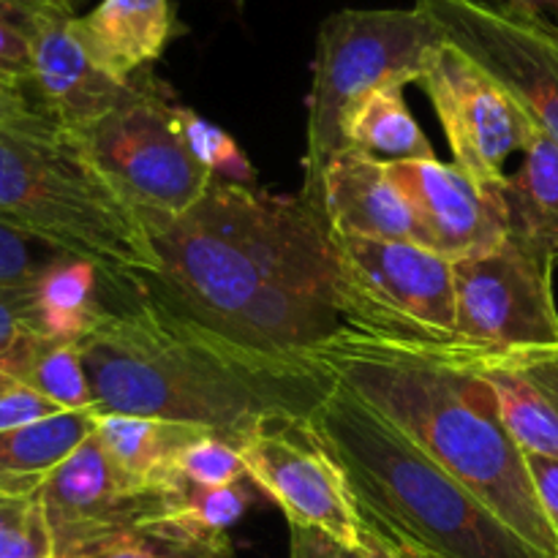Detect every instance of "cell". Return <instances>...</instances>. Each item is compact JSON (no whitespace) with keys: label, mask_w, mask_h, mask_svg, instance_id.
Instances as JSON below:
<instances>
[{"label":"cell","mask_w":558,"mask_h":558,"mask_svg":"<svg viewBox=\"0 0 558 558\" xmlns=\"http://www.w3.org/2000/svg\"><path fill=\"white\" fill-rule=\"evenodd\" d=\"M134 213L156 259L136 283L161 308L265 352H311L347 325L336 240L300 196L216 178L180 216Z\"/></svg>","instance_id":"6da1fadb"},{"label":"cell","mask_w":558,"mask_h":558,"mask_svg":"<svg viewBox=\"0 0 558 558\" xmlns=\"http://www.w3.org/2000/svg\"><path fill=\"white\" fill-rule=\"evenodd\" d=\"M98 414L163 420L240 445L265 420H311L338 387L308 352L234 343L153 303L140 283H109V311L80 341Z\"/></svg>","instance_id":"7a4b0ae2"},{"label":"cell","mask_w":558,"mask_h":558,"mask_svg":"<svg viewBox=\"0 0 558 558\" xmlns=\"http://www.w3.org/2000/svg\"><path fill=\"white\" fill-rule=\"evenodd\" d=\"M311 357L472 490L539 558H558L526 452L461 343H420L343 325Z\"/></svg>","instance_id":"3957f363"},{"label":"cell","mask_w":558,"mask_h":558,"mask_svg":"<svg viewBox=\"0 0 558 558\" xmlns=\"http://www.w3.org/2000/svg\"><path fill=\"white\" fill-rule=\"evenodd\" d=\"M360 518L439 558H539L469 488L338 381L311 417Z\"/></svg>","instance_id":"277c9868"},{"label":"cell","mask_w":558,"mask_h":558,"mask_svg":"<svg viewBox=\"0 0 558 558\" xmlns=\"http://www.w3.org/2000/svg\"><path fill=\"white\" fill-rule=\"evenodd\" d=\"M0 218L109 278L136 281L156 265L134 207L114 194L80 140L41 112L0 129Z\"/></svg>","instance_id":"5b68a950"},{"label":"cell","mask_w":558,"mask_h":558,"mask_svg":"<svg viewBox=\"0 0 558 558\" xmlns=\"http://www.w3.org/2000/svg\"><path fill=\"white\" fill-rule=\"evenodd\" d=\"M445 36L425 11L347 9L327 16L316 36L314 80L308 93V142H305L300 202L327 223L325 180L343 150L357 109L381 87L420 82Z\"/></svg>","instance_id":"8992f818"},{"label":"cell","mask_w":558,"mask_h":558,"mask_svg":"<svg viewBox=\"0 0 558 558\" xmlns=\"http://www.w3.org/2000/svg\"><path fill=\"white\" fill-rule=\"evenodd\" d=\"M343 322L420 343L456 341V270L409 240L336 234Z\"/></svg>","instance_id":"52a82bcc"},{"label":"cell","mask_w":558,"mask_h":558,"mask_svg":"<svg viewBox=\"0 0 558 558\" xmlns=\"http://www.w3.org/2000/svg\"><path fill=\"white\" fill-rule=\"evenodd\" d=\"M172 109L167 87L145 71L129 101L76 136L93 167L134 210L180 216L216 180L183 145Z\"/></svg>","instance_id":"ba28073f"},{"label":"cell","mask_w":558,"mask_h":558,"mask_svg":"<svg viewBox=\"0 0 558 558\" xmlns=\"http://www.w3.org/2000/svg\"><path fill=\"white\" fill-rule=\"evenodd\" d=\"M447 44L494 76L558 145V25L510 3L414 0Z\"/></svg>","instance_id":"9c48e42d"},{"label":"cell","mask_w":558,"mask_h":558,"mask_svg":"<svg viewBox=\"0 0 558 558\" xmlns=\"http://www.w3.org/2000/svg\"><path fill=\"white\" fill-rule=\"evenodd\" d=\"M456 343L480 352L558 347L554 265L518 240L452 262Z\"/></svg>","instance_id":"30bf717a"},{"label":"cell","mask_w":558,"mask_h":558,"mask_svg":"<svg viewBox=\"0 0 558 558\" xmlns=\"http://www.w3.org/2000/svg\"><path fill=\"white\" fill-rule=\"evenodd\" d=\"M238 450L248 483L281 507L289 526L316 529L347 548H360L363 521L354 496L311 420H265L243 436Z\"/></svg>","instance_id":"8fae6325"},{"label":"cell","mask_w":558,"mask_h":558,"mask_svg":"<svg viewBox=\"0 0 558 558\" xmlns=\"http://www.w3.org/2000/svg\"><path fill=\"white\" fill-rule=\"evenodd\" d=\"M436 109L452 158L485 185L505 183V163L537 131L521 104L472 58L445 44L420 80Z\"/></svg>","instance_id":"7c38bea8"},{"label":"cell","mask_w":558,"mask_h":558,"mask_svg":"<svg viewBox=\"0 0 558 558\" xmlns=\"http://www.w3.org/2000/svg\"><path fill=\"white\" fill-rule=\"evenodd\" d=\"M36 499L52 532L54 558H85L167 510V494L123 477L96 434L44 483Z\"/></svg>","instance_id":"4fadbf2b"},{"label":"cell","mask_w":558,"mask_h":558,"mask_svg":"<svg viewBox=\"0 0 558 558\" xmlns=\"http://www.w3.org/2000/svg\"><path fill=\"white\" fill-rule=\"evenodd\" d=\"M387 172L412 207L417 245L458 262L505 243L501 183H480L458 163L439 158L387 163Z\"/></svg>","instance_id":"5bb4252c"},{"label":"cell","mask_w":558,"mask_h":558,"mask_svg":"<svg viewBox=\"0 0 558 558\" xmlns=\"http://www.w3.org/2000/svg\"><path fill=\"white\" fill-rule=\"evenodd\" d=\"M74 16L71 5L60 3L36 14L31 27V80L25 90L49 123L80 136L134 96L136 76L120 82L107 74L76 36Z\"/></svg>","instance_id":"9a60e30c"},{"label":"cell","mask_w":558,"mask_h":558,"mask_svg":"<svg viewBox=\"0 0 558 558\" xmlns=\"http://www.w3.org/2000/svg\"><path fill=\"white\" fill-rule=\"evenodd\" d=\"M463 349L480 379L494 390L515 445L526 456L558 461V347Z\"/></svg>","instance_id":"2e32d148"},{"label":"cell","mask_w":558,"mask_h":558,"mask_svg":"<svg viewBox=\"0 0 558 558\" xmlns=\"http://www.w3.org/2000/svg\"><path fill=\"white\" fill-rule=\"evenodd\" d=\"M325 218L336 234L417 243L414 213L387 163L352 147L327 169Z\"/></svg>","instance_id":"e0dca14e"},{"label":"cell","mask_w":558,"mask_h":558,"mask_svg":"<svg viewBox=\"0 0 558 558\" xmlns=\"http://www.w3.org/2000/svg\"><path fill=\"white\" fill-rule=\"evenodd\" d=\"M74 31L107 74L131 82L174 38V11L169 0H101L85 16H74Z\"/></svg>","instance_id":"ac0fdd59"},{"label":"cell","mask_w":558,"mask_h":558,"mask_svg":"<svg viewBox=\"0 0 558 558\" xmlns=\"http://www.w3.org/2000/svg\"><path fill=\"white\" fill-rule=\"evenodd\" d=\"M507 207V238L518 240L558 265V145L543 131H534L523 150L518 172L501 183Z\"/></svg>","instance_id":"d6986e66"},{"label":"cell","mask_w":558,"mask_h":558,"mask_svg":"<svg viewBox=\"0 0 558 558\" xmlns=\"http://www.w3.org/2000/svg\"><path fill=\"white\" fill-rule=\"evenodd\" d=\"M98 412H63L0 434V494L31 501L49 477L96 434Z\"/></svg>","instance_id":"ffe728a7"},{"label":"cell","mask_w":558,"mask_h":558,"mask_svg":"<svg viewBox=\"0 0 558 558\" xmlns=\"http://www.w3.org/2000/svg\"><path fill=\"white\" fill-rule=\"evenodd\" d=\"M109 281L93 262L69 256L44 272L33 287V316L38 336L82 341L109 311Z\"/></svg>","instance_id":"44dd1931"},{"label":"cell","mask_w":558,"mask_h":558,"mask_svg":"<svg viewBox=\"0 0 558 558\" xmlns=\"http://www.w3.org/2000/svg\"><path fill=\"white\" fill-rule=\"evenodd\" d=\"M202 434L207 430L125 414H98L96 420V439L109 461L123 477L145 490H161L174 456Z\"/></svg>","instance_id":"7402d4cb"},{"label":"cell","mask_w":558,"mask_h":558,"mask_svg":"<svg viewBox=\"0 0 558 558\" xmlns=\"http://www.w3.org/2000/svg\"><path fill=\"white\" fill-rule=\"evenodd\" d=\"M347 142L352 150L379 158L385 163L398 161H430L436 158L434 145L425 131L409 112L403 87H381L376 90L357 114L352 118L347 131Z\"/></svg>","instance_id":"603a6c76"},{"label":"cell","mask_w":558,"mask_h":558,"mask_svg":"<svg viewBox=\"0 0 558 558\" xmlns=\"http://www.w3.org/2000/svg\"><path fill=\"white\" fill-rule=\"evenodd\" d=\"M11 379L58 403L63 412H96L80 341L33 336L22 347Z\"/></svg>","instance_id":"cb8c5ba5"},{"label":"cell","mask_w":558,"mask_h":558,"mask_svg":"<svg viewBox=\"0 0 558 558\" xmlns=\"http://www.w3.org/2000/svg\"><path fill=\"white\" fill-rule=\"evenodd\" d=\"M163 494H167L163 521L207 539L229 537V529L248 512L256 499L254 488L245 485V480L234 485H221V488L174 485Z\"/></svg>","instance_id":"d4e9b609"},{"label":"cell","mask_w":558,"mask_h":558,"mask_svg":"<svg viewBox=\"0 0 558 558\" xmlns=\"http://www.w3.org/2000/svg\"><path fill=\"white\" fill-rule=\"evenodd\" d=\"M85 558H234L229 537L207 539L156 518L109 539Z\"/></svg>","instance_id":"484cf974"},{"label":"cell","mask_w":558,"mask_h":558,"mask_svg":"<svg viewBox=\"0 0 558 558\" xmlns=\"http://www.w3.org/2000/svg\"><path fill=\"white\" fill-rule=\"evenodd\" d=\"M243 480H248V472H245L238 445L207 430L174 456L161 490L174 488V485L221 488V485H234Z\"/></svg>","instance_id":"4316f807"},{"label":"cell","mask_w":558,"mask_h":558,"mask_svg":"<svg viewBox=\"0 0 558 558\" xmlns=\"http://www.w3.org/2000/svg\"><path fill=\"white\" fill-rule=\"evenodd\" d=\"M172 120L174 131L180 134L183 145L189 147L191 156H194L207 172L216 174V178L245 185L254 180V167H251L245 153L240 150V145L227 134V131L218 129L216 123L205 120L202 114H196L194 109L180 107V104H174Z\"/></svg>","instance_id":"83f0119b"},{"label":"cell","mask_w":558,"mask_h":558,"mask_svg":"<svg viewBox=\"0 0 558 558\" xmlns=\"http://www.w3.org/2000/svg\"><path fill=\"white\" fill-rule=\"evenodd\" d=\"M69 251L22 232L0 218V289H31L38 278L63 259Z\"/></svg>","instance_id":"f1b7e54d"},{"label":"cell","mask_w":558,"mask_h":558,"mask_svg":"<svg viewBox=\"0 0 558 558\" xmlns=\"http://www.w3.org/2000/svg\"><path fill=\"white\" fill-rule=\"evenodd\" d=\"M33 336H38L36 316H33V287L0 289V390L5 385H14L11 368H14L22 347Z\"/></svg>","instance_id":"f546056e"},{"label":"cell","mask_w":558,"mask_h":558,"mask_svg":"<svg viewBox=\"0 0 558 558\" xmlns=\"http://www.w3.org/2000/svg\"><path fill=\"white\" fill-rule=\"evenodd\" d=\"M54 414H63V409L38 396L31 387L14 381V385H5L0 390V434L41 423V420L54 417Z\"/></svg>","instance_id":"4dcf8cb0"},{"label":"cell","mask_w":558,"mask_h":558,"mask_svg":"<svg viewBox=\"0 0 558 558\" xmlns=\"http://www.w3.org/2000/svg\"><path fill=\"white\" fill-rule=\"evenodd\" d=\"M0 558H54V539L38 499H33L16 532L5 539Z\"/></svg>","instance_id":"1f68e13d"},{"label":"cell","mask_w":558,"mask_h":558,"mask_svg":"<svg viewBox=\"0 0 558 558\" xmlns=\"http://www.w3.org/2000/svg\"><path fill=\"white\" fill-rule=\"evenodd\" d=\"M289 558H360L357 550L336 543L316 529L289 526Z\"/></svg>","instance_id":"d6a6232c"},{"label":"cell","mask_w":558,"mask_h":558,"mask_svg":"<svg viewBox=\"0 0 558 558\" xmlns=\"http://www.w3.org/2000/svg\"><path fill=\"white\" fill-rule=\"evenodd\" d=\"M529 472H532L534 488H537L539 501H543V510L548 515L550 526L558 539V461L554 458H539V456H526Z\"/></svg>","instance_id":"836d02e7"},{"label":"cell","mask_w":558,"mask_h":558,"mask_svg":"<svg viewBox=\"0 0 558 558\" xmlns=\"http://www.w3.org/2000/svg\"><path fill=\"white\" fill-rule=\"evenodd\" d=\"M33 114H38V109L33 107L25 87L3 82V85H0V129L33 118Z\"/></svg>","instance_id":"e575fe53"},{"label":"cell","mask_w":558,"mask_h":558,"mask_svg":"<svg viewBox=\"0 0 558 558\" xmlns=\"http://www.w3.org/2000/svg\"><path fill=\"white\" fill-rule=\"evenodd\" d=\"M360 521H363V529H360V548H357L360 558H401L396 554V548L387 543V537L379 532V529L371 526L365 518H360Z\"/></svg>","instance_id":"d590c367"},{"label":"cell","mask_w":558,"mask_h":558,"mask_svg":"<svg viewBox=\"0 0 558 558\" xmlns=\"http://www.w3.org/2000/svg\"><path fill=\"white\" fill-rule=\"evenodd\" d=\"M31 505L33 499L22 501V499H11V496L0 494V548H3L5 539L16 532V526L22 523V518H25L27 507Z\"/></svg>","instance_id":"8d00e7d4"},{"label":"cell","mask_w":558,"mask_h":558,"mask_svg":"<svg viewBox=\"0 0 558 558\" xmlns=\"http://www.w3.org/2000/svg\"><path fill=\"white\" fill-rule=\"evenodd\" d=\"M505 3L515 5V9L529 11V14L545 16V20H558V0H505Z\"/></svg>","instance_id":"74e56055"},{"label":"cell","mask_w":558,"mask_h":558,"mask_svg":"<svg viewBox=\"0 0 558 558\" xmlns=\"http://www.w3.org/2000/svg\"><path fill=\"white\" fill-rule=\"evenodd\" d=\"M371 526H374V523H371ZM385 537H387V543H390L392 548H396V554L401 556V558H439L436 554H430V550H425V548H420V545L409 543V539L390 537V534H385Z\"/></svg>","instance_id":"f35d334b"},{"label":"cell","mask_w":558,"mask_h":558,"mask_svg":"<svg viewBox=\"0 0 558 558\" xmlns=\"http://www.w3.org/2000/svg\"><path fill=\"white\" fill-rule=\"evenodd\" d=\"M52 3H63V5H74V0H52Z\"/></svg>","instance_id":"ab89813d"},{"label":"cell","mask_w":558,"mask_h":558,"mask_svg":"<svg viewBox=\"0 0 558 558\" xmlns=\"http://www.w3.org/2000/svg\"><path fill=\"white\" fill-rule=\"evenodd\" d=\"M3 82H11V80H5V76H0V85H3ZM11 85H16V82H11ZM25 87V85H22Z\"/></svg>","instance_id":"60d3db41"}]
</instances>
